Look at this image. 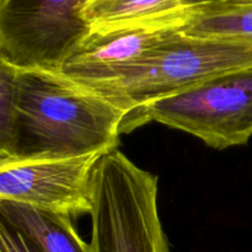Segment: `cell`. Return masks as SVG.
I'll return each instance as SVG.
<instances>
[{
    "label": "cell",
    "mask_w": 252,
    "mask_h": 252,
    "mask_svg": "<svg viewBox=\"0 0 252 252\" xmlns=\"http://www.w3.org/2000/svg\"><path fill=\"white\" fill-rule=\"evenodd\" d=\"M251 66L252 39L189 36L179 29L120 78L85 85L127 113V133L145 125V110L155 101Z\"/></svg>",
    "instance_id": "2"
},
{
    "label": "cell",
    "mask_w": 252,
    "mask_h": 252,
    "mask_svg": "<svg viewBox=\"0 0 252 252\" xmlns=\"http://www.w3.org/2000/svg\"><path fill=\"white\" fill-rule=\"evenodd\" d=\"M0 252H39L20 231L6 221H0Z\"/></svg>",
    "instance_id": "11"
},
{
    "label": "cell",
    "mask_w": 252,
    "mask_h": 252,
    "mask_svg": "<svg viewBox=\"0 0 252 252\" xmlns=\"http://www.w3.org/2000/svg\"><path fill=\"white\" fill-rule=\"evenodd\" d=\"M10 68L14 117L0 162L117 149L127 113L112 101L61 69Z\"/></svg>",
    "instance_id": "1"
},
{
    "label": "cell",
    "mask_w": 252,
    "mask_h": 252,
    "mask_svg": "<svg viewBox=\"0 0 252 252\" xmlns=\"http://www.w3.org/2000/svg\"><path fill=\"white\" fill-rule=\"evenodd\" d=\"M86 0L0 1V61L16 68L62 69L89 36Z\"/></svg>",
    "instance_id": "5"
},
{
    "label": "cell",
    "mask_w": 252,
    "mask_h": 252,
    "mask_svg": "<svg viewBox=\"0 0 252 252\" xmlns=\"http://www.w3.org/2000/svg\"><path fill=\"white\" fill-rule=\"evenodd\" d=\"M185 0H86L81 19L90 33L182 29L189 19Z\"/></svg>",
    "instance_id": "8"
},
{
    "label": "cell",
    "mask_w": 252,
    "mask_h": 252,
    "mask_svg": "<svg viewBox=\"0 0 252 252\" xmlns=\"http://www.w3.org/2000/svg\"><path fill=\"white\" fill-rule=\"evenodd\" d=\"M176 30L179 29L89 33L66 58L61 70L88 85L112 81L154 51Z\"/></svg>",
    "instance_id": "7"
},
{
    "label": "cell",
    "mask_w": 252,
    "mask_h": 252,
    "mask_svg": "<svg viewBox=\"0 0 252 252\" xmlns=\"http://www.w3.org/2000/svg\"><path fill=\"white\" fill-rule=\"evenodd\" d=\"M0 1H4V0H0Z\"/></svg>",
    "instance_id": "13"
},
{
    "label": "cell",
    "mask_w": 252,
    "mask_h": 252,
    "mask_svg": "<svg viewBox=\"0 0 252 252\" xmlns=\"http://www.w3.org/2000/svg\"><path fill=\"white\" fill-rule=\"evenodd\" d=\"M103 154L0 162V201L69 218L90 214L94 172Z\"/></svg>",
    "instance_id": "6"
},
{
    "label": "cell",
    "mask_w": 252,
    "mask_h": 252,
    "mask_svg": "<svg viewBox=\"0 0 252 252\" xmlns=\"http://www.w3.org/2000/svg\"><path fill=\"white\" fill-rule=\"evenodd\" d=\"M185 5L191 14V12L207 11V10L246 6V5H252V0H185Z\"/></svg>",
    "instance_id": "12"
},
{
    "label": "cell",
    "mask_w": 252,
    "mask_h": 252,
    "mask_svg": "<svg viewBox=\"0 0 252 252\" xmlns=\"http://www.w3.org/2000/svg\"><path fill=\"white\" fill-rule=\"evenodd\" d=\"M184 130L214 149L244 145L252 137V66L231 71L153 102L144 122Z\"/></svg>",
    "instance_id": "4"
},
{
    "label": "cell",
    "mask_w": 252,
    "mask_h": 252,
    "mask_svg": "<svg viewBox=\"0 0 252 252\" xmlns=\"http://www.w3.org/2000/svg\"><path fill=\"white\" fill-rule=\"evenodd\" d=\"M181 31L196 37L252 39V5L191 12Z\"/></svg>",
    "instance_id": "10"
},
{
    "label": "cell",
    "mask_w": 252,
    "mask_h": 252,
    "mask_svg": "<svg viewBox=\"0 0 252 252\" xmlns=\"http://www.w3.org/2000/svg\"><path fill=\"white\" fill-rule=\"evenodd\" d=\"M1 220L16 229L39 252H93L73 225L71 218L39 211L26 204L0 201Z\"/></svg>",
    "instance_id": "9"
},
{
    "label": "cell",
    "mask_w": 252,
    "mask_h": 252,
    "mask_svg": "<svg viewBox=\"0 0 252 252\" xmlns=\"http://www.w3.org/2000/svg\"><path fill=\"white\" fill-rule=\"evenodd\" d=\"M93 252H170L158 209V177L113 149L94 172Z\"/></svg>",
    "instance_id": "3"
}]
</instances>
